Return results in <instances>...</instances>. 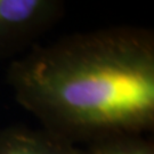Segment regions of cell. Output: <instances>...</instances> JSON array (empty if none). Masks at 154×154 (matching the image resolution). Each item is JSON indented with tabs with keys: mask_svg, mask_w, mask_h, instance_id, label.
<instances>
[{
	"mask_svg": "<svg viewBox=\"0 0 154 154\" xmlns=\"http://www.w3.org/2000/svg\"><path fill=\"white\" fill-rule=\"evenodd\" d=\"M7 82L42 128L75 144L154 128V34L135 26L75 33L11 63Z\"/></svg>",
	"mask_w": 154,
	"mask_h": 154,
	"instance_id": "1",
	"label": "cell"
},
{
	"mask_svg": "<svg viewBox=\"0 0 154 154\" xmlns=\"http://www.w3.org/2000/svg\"><path fill=\"white\" fill-rule=\"evenodd\" d=\"M64 13L60 0H0V61L32 47Z\"/></svg>",
	"mask_w": 154,
	"mask_h": 154,
	"instance_id": "2",
	"label": "cell"
},
{
	"mask_svg": "<svg viewBox=\"0 0 154 154\" xmlns=\"http://www.w3.org/2000/svg\"><path fill=\"white\" fill-rule=\"evenodd\" d=\"M0 154H80V149L45 128L11 126L0 130Z\"/></svg>",
	"mask_w": 154,
	"mask_h": 154,
	"instance_id": "3",
	"label": "cell"
},
{
	"mask_svg": "<svg viewBox=\"0 0 154 154\" xmlns=\"http://www.w3.org/2000/svg\"><path fill=\"white\" fill-rule=\"evenodd\" d=\"M80 154H154V144L143 135H116L89 143Z\"/></svg>",
	"mask_w": 154,
	"mask_h": 154,
	"instance_id": "4",
	"label": "cell"
}]
</instances>
